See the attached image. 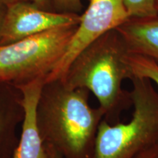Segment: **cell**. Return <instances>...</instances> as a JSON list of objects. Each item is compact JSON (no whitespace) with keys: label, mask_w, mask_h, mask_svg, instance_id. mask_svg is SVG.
Listing matches in <instances>:
<instances>
[{"label":"cell","mask_w":158,"mask_h":158,"mask_svg":"<svg viewBox=\"0 0 158 158\" xmlns=\"http://www.w3.org/2000/svg\"><path fill=\"white\" fill-rule=\"evenodd\" d=\"M116 29L130 52L149 57L158 64V15L130 18Z\"/></svg>","instance_id":"obj_8"},{"label":"cell","mask_w":158,"mask_h":158,"mask_svg":"<svg viewBox=\"0 0 158 158\" xmlns=\"http://www.w3.org/2000/svg\"><path fill=\"white\" fill-rule=\"evenodd\" d=\"M80 21L81 15L76 13H54L45 10L31 1L19 2L6 7L0 45L56 27L78 24Z\"/></svg>","instance_id":"obj_6"},{"label":"cell","mask_w":158,"mask_h":158,"mask_svg":"<svg viewBox=\"0 0 158 158\" xmlns=\"http://www.w3.org/2000/svg\"><path fill=\"white\" fill-rule=\"evenodd\" d=\"M134 158H158V141L146 148Z\"/></svg>","instance_id":"obj_12"},{"label":"cell","mask_w":158,"mask_h":158,"mask_svg":"<svg viewBox=\"0 0 158 158\" xmlns=\"http://www.w3.org/2000/svg\"><path fill=\"white\" fill-rule=\"evenodd\" d=\"M45 77H40L18 85L22 94L21 104L24 117L21 139L13 158H50L43 147L38 121V106Z\"/></svg>","instance_id":"obj_7"},{"label":"cell","mask_w":158,"mask_h":158,"mask_svg":"<svg viewBox=\"0 0 158 158\" xmlns=\"http://www.w3.org/2000/svg\"><path fill=\"white\" fill-rule=\"evenodd\" d=\"M43 118L50 144L67 158H92L99 124L104 115L89 102V91L64 83L48 84Z\"/></svg>","instance_id":"obj_2"},{"label":"cell","mask_w":158,"mask_h":158,"mask_svg":"<svg viewBox=\"0 0 158 158\" xmlns=\"http://www.w3.org/2000/svg\"><path fill=\"white\" fill-rule=\"evenodd\" d=\"M130 81L132 117L127 123L102 120L92 158H134L158 141V91L148 78L133 76Z\"/></svg>","instance_id":"obj_3"},{"label":"cell","mask_w":158,"mask_h":158,"mask_svg":"<svg viewBox=\"0 0 158 158\" xmlns=\"http://www.w3.org/2000/svg\"><path fill=\"white\" fill-rule=\"evenodd\" d=\"M78 25L62 26L0 45V81L23 84L46 78L64 56Z\"/></svg>","instance_id":"obj_4"},{"label":"cell","mask_w":158,"mask_h":158,"mask_svg":"<svg viewBox=\"0 0 158 158\" xmlns=\"http://www.w3.org/2000/svg\"><path fill=\"white\" fill-rule=\"evenodd\" d=\"M130 18H147L158 15L157 0H123Z\"/></svg>","instance_id":"obj_10"},{"label":"cell","mask_w":158,"mask_h":158,"mask_svg":"<svg viewBox=\"0 0 158 158\" xmlns=\"http://www.w3.org/2000/svg\"><path fill=\"white\" fill-rule=\"evenodd\" d=\"M157 2H158V0H157Z\"/></svg>","instance_id":"obj_17"},{"label":"cell","mask_w":158,"mask_h":158,"mask_svg":"<svg viewBox=\"0 0 158 158\" xmlns=\"http://www.w3.org/2000/svg\"><path fill=\"white\" fill-rule=\"evenodd\" d=\"M129 19L123 0H89L64 56L46 76L45 84L62 81L71 64L83 51L105 33L116 29Z\"/></svg>","instance_id":"obj_5"},{"label":"cell","mask_w":158,"mask_h":158,"mask_svg":"<svg viewBox=\"0 0 158 158\" xmlns=\"http://www.w3.org/2000/svg\"><path fill=\"white\" fill-rule=\"evenodd\" d=\"M6 6L0 3V38H1V32L2 28L4 18H5V12H6Z\"/></svg>","instance_id":"obj_14"},{"label":"cell","mask_w":158,"mask_h":158,"mask_svg":"<svg viewBox=\"0 0 158 158\" xmlns=\"http://www.w3.org/2000/svg\"><path fill=\"white\" fill-rule=\"evenodd\" d=\"M57 9L63 12H75L79 10L82 6L81 0H53Z\"/></svg>","instance_id":"obj_11"},{"label":"cell","mask_w":158,"mask_h":158,"mask_svg":"<svg viewBox=\"0 0 158 158\" xmlns=\"http://www.w3.org/2000/svg\"><path fill=\"white\" fill-rule=\"evenodd\" d=\"M30 1L43 9H45L50 2V0H30Z\"/></svg>","instance_id":"obj_15"},{"label":"cell","mask_w":158,"mask_h":158,"mask_svg":"<svg viewBox=\"0 0 158 158\" xmlns=\"http://www.w3.org/2000/svg\"><path fill=\"white\" fill-rule=\"evenodd\" d=\"M47 152H48L50 158H64L62 154L50 143L48 144V148H47Z\"/></svg>","instance_id":"obj_13"},{"label":"cell","mask_w":158,"mask_h":158,"mask_svg":"<svg viewBox=\"0 0 158 158\" xmlns=\"http://www.w3.org/2000/svg\"><path fill=\"white\" fill-rule=\"evenodd\" d=\"M133 76L148 78L158 89V64L149 57L130 52L127 56Z\"/></svg>","instance_id":"obj_9"},{"label":"cell","mask_w":158,"mask_h":158,"mask_svg":"<svg viewBox=\"0 0 158 158\" xmlns=\"http://www.w3.org/2000/svg\"><path fill=\"white\" fill-rule=\"evenodd\" d=\"M130 52L118 31H108L75 59L61 82L94 94L104 119L116 123L122 112L132 106L130 92L122 89L124 81L133 77L127 62Z\"/></svg>","instance_id":"obj_1"},{"label":"cell","mask_w":158,"mask_h":158,"mask_svg":"<svg viewBox=\"0 0 158 158\" xmlns=\"http://www.w3.org/2000/svg\"><path fill=\"white\" fill-rule=\"evenodd\" d=\"M24 1H30V0H0V3L5 5L6 7L8 5H13V4L19 2H24Z\"/></svg>","instance_id":"obj_16"}]
</instances>
